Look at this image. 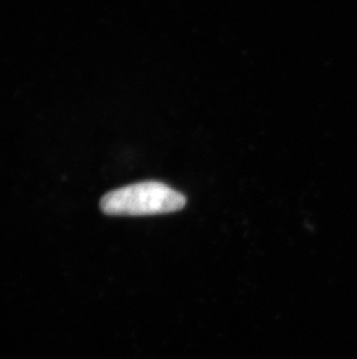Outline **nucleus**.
<instances>
[{
	"instance_id": "obj_1",
	"label": "nucleus",
	"mask_w": 357,
	"mask_h": 359,
	"mask_svg": "<svg viewBox=\"0 0 357 359\" xmlns=\"http://www.w3.org/2000/svg\"><path fill=\"white\" fill-rule=\"evenodd\" d=\"M185 196L159 182H143L105 194L100 201L108 215L143 217L172 213L186 206Z\"/></svg>"
}]
</instances>
